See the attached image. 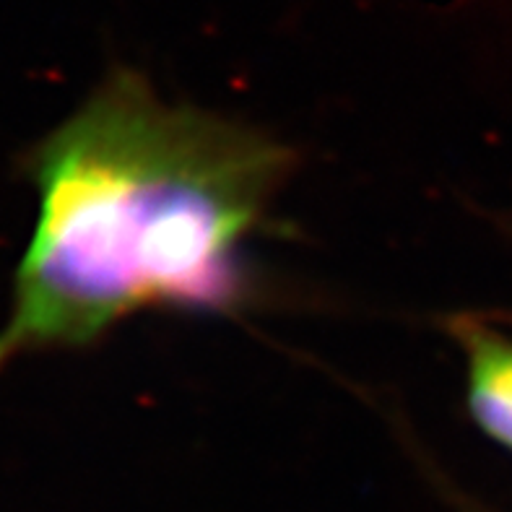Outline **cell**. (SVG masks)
I'll list each match as a JSON object with an SVG mask.
<instances>
[{
  "mask_svg": "<svg viewBox=\"0 0 512 512\" xmlns=\"http://www.w3.org/2000/svg\"><path fill=\"white\" fill-rule=\"evenodd\" d=\"M450 336L466 359V403L481 435L512 453V336L479 315L448 318Z\"/></svg>",
  "mask_w": 512,
  "mask_h": 512,
  "instance_id": "cell-2",
  "label": "cell"
},
{
  "mask_svg": "<svg viewBox=\"0 0 512 512\" xmlns=\"http://www.w3.org/2000/svg\"><path fill=\"white\" fill-rule=\"evenodd\" d=\"M294 164L263 130L167 102L143 73L115 68L21 159L37 221L0 370L97 344L143 310H242L255 292L242 250Z\"/></svg>",
  "mask_w": 512,
  "mask_h": 512,
  "instance_id": "cell-1",
  "label": "cell"
},
{
  "mask_svg": "<svg viewBox=\"0 0 512 512\" xmlns=\"http://www.w3.org/2000/svg\"><path fill=\"white\" fill-rule=\"evenodd\" d=\"M440 492L445 494V497H448L450 505H453L458 512H489L487 507L479 505V502H476V500H471V497H468L466 492H461V489H455L453 484H448V481H445V479L440 481Z\"/></svg>",
  "mask_w": 512,
  "mask_h": 512,
  "instance_id": "cell-3",
  "label": "cell"
}]
</instances>
